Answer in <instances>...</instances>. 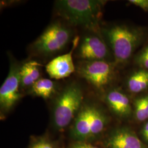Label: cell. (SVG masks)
I'll use <instances>...</instances> for the list:
<instances>
[{
    "label": "cell",
    "instance_id": "6da1fadb",
    "mask_svg": "<svg viewBox=\"0 0 148 148\" xmlns=\"http://www.w3.org/2000/svg\"><path fill=\"white\" fill-rule=\"evenodd\" d=\"M103 3L104 1L94 0H59L56 1L55 8L69 24L96 32Z\"/></svg>",
    "mask_w": 148,
    "mask_h": 148
},
{
    "label": "cell",
    "instance_id": "7a4b0ae2",
    "mask_svg": "<svg viewBox=\"0 0 148 148\" xmlns=\"http://www.w3.org/2000/svg\"><path fill=\"white\" fill-rule=\"evenodd\" d=\"M84 91L79 84L71 82L60 93L53 110L54 124L58 129L68 126L77 116L83 103Z\"/></svg>",
    "mask_w": 148,
    "mask_h": 148
},
{
    "label": "cell",
    "instance_id": "4fadbf2b",
    "mask_svg": "<svg viewBox=\"0 0 148 148\" xmlns=\"http://www.w3.org/2000/svg\"><path fill=\"white\" fill-rule=\"evenodd\" d=\"M128 90L133 93H138L148 89V70L141 69L130 75L127 81Z\"/></svg>",
    "mask_w": 148,
    "mask_h": 148
},
{
    "label": "cell",
    "instance_id": "9c48e42d",
    "mask_svg": "<svg viewBox=\"0 0 148 148\" xmlns=\"http://www.w3.org/2000/svg\"><path fill=\"white\" fill-rule=\"evenodd\" d=\"M79 37H75L71 50L68 53L59 56L51 60L46 66V70L51 78L56 79H63L70 76L76 71L73 54L78 47Z\"/></svg>",
    "mask_w": 148,
    "mask_h": 148
},
{
    "label": "cell",
    "instance_id": "e0dca14e",
    "mask_svg": "<svg viewBox=\"0 0 148 148\" xmlns=\"http://www.w3.org/2000/svg\"><path fill=\"white\" fill-rule=\"evenodd\" d=\"M130 3L142 8L145 11L148 10V0H130Z\"/></svg>",
    "mask_w": 148,
    "mask_h": 148
},
{
    "label": "cell",
    "instance_id": "7c38bea8",
    "mask_svg": "<svg viewBox=\"0 0 148 148\" xmlns=\"http://www.w3.org/2000/svg\"><path fill=\"white\" fill-rule=\"evenodd\" d=\"M36 61L31 60L21 65L20 82L21 88H30L40 78V66Z\"/></svg>",
    "mask_w": 148,
    "mask_h": 148
},
{
    "label": "cell",
    "instance_id": "ffe728a7",
    "mask_svg": "<svg viewBox=\"0 0 148 148\" xmlns=\"http://www.w3.org/2000/svg\"><path fill=\"white\" fill-rule=\"evenodd\" d=\"M71 148H100L94 146L92 144H88V143H77L73 145Z\"/></svg>",
    "mask_w": 148,
    "mask_h": 148
},
{
    "label": "cell",
    "instance_id": "ac0fdd59",
    "mask_svg": "<svg viewBox=\"0 0 148 148\" xmlns=\"http://www.w3.org/2000/svg\"><path fill=\"white\" fill-rule=\"evenodd\" d=\"M140 136L143 141L148 143V121L145 122L140 131Z\"/></svg>",
    "mask_w": 148,
    "mask_h": 148
},
{
    "label": "cell",
    "instance_id": "277c9868",
    "mask_svg": "<svg viewBox=\"0 0 148 148\" xmlns=\"http://www.w3.org/2000/svg\"><path fill=\"white\" fill-rule=\"evenodd\" d=\"M71 29L59 21L50 24L32 43L30 48L36 56L48 57L58 53L70 41Z\"/></svg>",
    "mask_w": 148,
    "mask_h": 148
},
{
    "label": "cell",
    "instance_id": "52a82bcc",
    "mask_svg": "<svg viewBox=\"0 0 148 148\" xmlns=\"http://www.w3.org/2000/svg\"><path fill=\"white\" fill-rule=\"evenodd\" d=\"M21 65L12 62L7 77L0 88L1 108L10 110L21 97L20 92V69Z\"/></svg>",
    "mask_w": 148,
    "mask_h": 148
},
{
    "label": "cell",
    "instance_id": "8992f818",
    "mask_svg": "<svg viewBox=\"0 0 148 148\" xmlns=\"http://www.w3.org/2000/svg\"><path fill=\"white\" fill-rule=\"evenodd\" d=\"M76 71L81 78L99 90L106 89L115 77L113 66L106 60L81 61Z\"/></svg>",
    "mask_w": 148,
    "mask_h": 148
},
{
    "label": "cell",
    "instance_id": "3957f363",
    "mask_svg": "<svg viewBox=\"0 0 148 148\" xmlns=\"http://www.w3.org/2000/svg\"><path fill=\"white\" fill-rule=\"evenodd\" d=\"M104 34L118 64L125 63L130 58L142 38L140 32L122 25L107 28Z\"/></svg>",
    "mask_w": 148,
    "mask_h": 148
},
{
    "label": "cell",
    "instance_id": "5bb4252c",
    "mask_svg": "<svg viewBox=\"0 0 148 148\" xmlns=\"http://www.w3.org/2000/svg\"><path fill=\"white\" fill-rule=\"evenodd\" d=\"M57 89L56 84L51 79L41 78L30 88L32 95L48 99L52 97Z\"/></svg>",
    "mask_w": 148,
    "mask_h": 148
},
{
    "label": "cell",
    "instance_id": "d6986e66",
    "mask_svg": "<svg viewBox=\"0 0 148 148\" xmlns=\"http://www.w3.org/2000/svg\"><path fill=\"white\" fill-rule=\"evenodd\" d=\"M32 148H53V147L47 141L41 140L35 144Z\"/></svg>",
    "mask_w": 148,
    "mask_h": 148
},
{
    "label": "cell",
    "instance_id": "5b68a950",
    "mask_svg": "<svg viewBox=\"0 0 148 148\" xmlns=\"http://www.w3.org/2000/svg\"><path fill=\"white\" fill-rule=\"evenodd\" d=\"M106 123V116L101 109L95 106L85 105L75 118L73 133L81 139L93 137L103 131Z\"/></svg>",
    "mask_w": 148,
    "mask_h": 148
},
{
    "label": "cell",
    "instance_id": "44dd1931",
    "mask_svg": "<svg viewBox=\"0 0 148 148\" xmlns=\"http://www.w3.org/2000/svg\"><path fill=\"white\" fill-rule=\"evenodd\" d=\"M144 97H145V104H146L147 109V110H148V95L144 96Z\"/></svg>",
    "mask_w": 148,
    "mask_h": 148
},
{
    "label": "cell",
    "instance_id": "2e32d148",
    "mask_svg": "<svg viewBox=\"0 0 148 148\" xmlns=\"http://www.w3.org/2000/svg\"><path fill=\"white\" fill-rule=\"evenodd\" d=\"M136 61L138 64L143 69L148 70V45L138 55Z\"/></svg>",
    "mask_w": 148,
    "mask_h": 148
},
{
    "label": "cell",
    "instance_id": "8fae6325",
    "mask_svg": "<svg viewBox=\"0 0 148 148\" xmlns=\"http://www.w3.org/2000/svg\"><path fill=\"white\" fill-rule=\"evenodd\" d=\"M107 104L112 111L121 118L126 119L132 114V108L127 97L120 90L112 89L106 94L105 98Z\"/></svg>",
    "mask_w": 148,
    "mask_h": 148
},
{
    "label": "cell",
    "instance_id": "7402d4cb",
    "mask_svg": "<svg viewBox=\"0 0 148 148\" xmlns=\"http://www.w3.org/2000/svg\"></svg>",
    "mask_w": 148,
    "mask_h": 148
},
{
    "label": "cell",
    "instance_id": "30bf717a",
    "mask_svg": "<svg viewBox=\"0 0 148 148\" xmlns=\"http://www.w3.org/2000/svg\"><path fill=\"white\" fill-rule=\"evenodd\" d=\"M108 148H145L136 132L128 127H122L111 133L106 140Z\"/></svg>",
    "mask_w": 148,
    "mask_h": 148
},
{
    "label": "cell",
    "instance_id": "ba28073f",
    "mask_svg": "<svg viewBox=\"0 0 148 148\" xmlns=\"http://www.w3.org/2000/svg\"><path fill=\"white\" fill-rule=\"evenodd\" d=\"M77 57L81 61L106 60L109 55L106 42L97 35H85L76 48Z\"/></svg>",
    "mask_w": 148,
    "mask_h": 148
},
{
    "label": "cell",
    "instance_id": "9a60e30c",
    "mask_svg": "<svg viewBox=\"0 0 148 148\" xmlns=\"http://www.w3.org/2000/svg\"><path fill=\"white\" fill-rule=\"evenodd\" d=\"M134 115L138 121L144 122L148 119V111L145 101V97L137 99L134 103Z\"/></svg>",
    "mask_w": 148,
    "mask_h": 148
}]
</instances>
